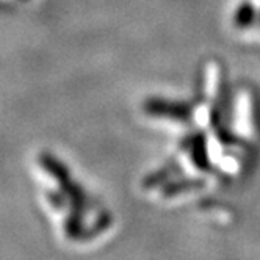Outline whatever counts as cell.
Masks as SVG:
<instances>
[{
  "label": "cell",
  "mask_w": 260,
  "mask_h": 260,
  "mask_svg": "<svg viewBox=\"0 0 260 260\" xmlns=\"http://www.w3.org/2000/svg\"><path fill=\"white\" fill-rule=\"evenodd\" d=\"M257 13L252 4L249 2H243L241 5H238L235 14H234V24L240 28H246L249 25H252V22L255 21Z\"/></svg>",
  "instance_id": "6da1fadb"
}]
</instances>
